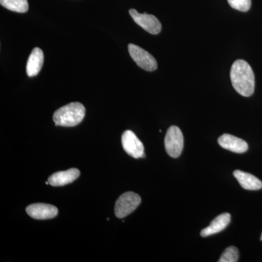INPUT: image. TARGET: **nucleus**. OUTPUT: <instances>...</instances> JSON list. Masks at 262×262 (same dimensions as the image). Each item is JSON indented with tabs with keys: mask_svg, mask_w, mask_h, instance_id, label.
Returning a JSON list of instances; mask_svg holds the SVG:
<instances>
[{
	"mask_svg": "<svg viewBox=\"0 0 262 262\" xmlns=\"http://www.w3.org/2000/svg\"><path fill=\"white\" fill-rule=\"evenodd\" d=\"M230 79L234 90L241 96L249 97L255 89V76L252 68L244 60L234 62L230 70Z\"/></svg>",
	"mask_w": 262,
	"mask_h": 262,
	"instance_id": "1",
	"label": "nucleus"
},
{
	"mask_svg": "<svg viewBox=\"0 0 262 262\" xmlns=\"http://www.w3.org/2000/svg\"><path fill=\"white\" fill-rule=\"evenodd\" d=\"M85 116V108L82 103L73 102L58 108L53 115L57 126L74 127L79 125Z\"/></svg>",
	"mask_w": 262,
	"mask_h": 262,
	"instance_id": "2",
	"label": "nucleus"
},
{
	"mask_svg": "<svg viewBox=\"0 0 262 262\" xmlns=\"http://www.w3.org/2000/svg\"><path fill=\"white\" fill-rule=\"evenodd\" d=\"M140 196L136 193L127 192L122 194L115 203V213L119 219H123L135 211L140 205Z\"/></svg>",
	"mask_w": 262,
	"mask_h": 262,
	"instance_id": "3",
	"label": "nucleus"
},
{
	"mask_svg": "<svg viewBox=\"0 0 262 262\" xmlns=\"http://www.w3.org/2000/svg\"><path fill=\"white\" fill-rule=\"evenodd\" d=\"M165 147L166 152L171 158H177L182 154L184 149V136L179 127H170L165 138Z\"/></svg>",
	"mask_w": 262,
	"mask_h": 262,
	"instance_id": "4",
	"label": "nucleus"
},
{
	"mask_svg": "<svg viewBox=\"0 0 262 262\" xmlns=\"http://www.w3.org/2000/svg\"><path fill=\"white\" fill-rule=\"evenodd\" d=\"M128 51L131 58L136 64L147 72H153L158 69L156 59L145 50L134 44L128 45Z\"/></svg>",
	"mask_w": 262,
	"mask_h": 262,
	"instance_id": "5",
	"label": "nucleus"
},
{
	"mask_svg": "<svg viewBox=\"0 0 262 262\" xmlns=\"http://www.w3.org/2000/svg\"><path fill=\"white\" fill-rule=\"evenodd\" d=\"M122 145L127 155L136 159L145 158L144 146L133 131L125 130L122 135Z\"/></svg>",
	"mask_w": 262,
	"mask_h": 262,
	"instance_id": "6",
	"label": "nucleus"
},
{
	"mask_svg": "<svg viewBox=\"0 0 262 262\" xmlns=\"http://www.w3.org/2000/svg\"><path fill=\"white\" fill-rule=\"evenodd\" d=\"M130 16L141 28L151 34H158L162 30V24L153 15L147 13H139L135 9L129 10Z\"/></svg>",
	"mask_w": 262,
	"mask_h": 262,
	"instance_id": "7",
	"label": "nucleus"
},
{
	"mask_svg": "<svg viewBox=\"0 0 262 262\" xmlns=\"http://www.w3.org/2000/svg\"><path fill=\"white\" fill-rule=\"evenodd\" d=\"M29 216L34 220H46L54 218L58 215V208L52 205L45 203H35L26 208Z\"/></svg>",
	"mask_w": 262,
	"mask_h": 262,
	"instance_id": "8",
	"label": "nucleus"
},
{
	"mask_svg": "<svg viewBox=\"0 0 262 262\" xmlns=\"http://www.w3.org/2000/svg\"><path fill=\"white\" fill-rule=\"evenodd\" d=\"M219 144L224 149L229 150L232 152L242 153L246 152L248 149V145L246 141L239 139L230 134H223L218 139Z\"/></svg>",
	"mask_w": 262,
	"mask_h": 262,
	"instance_id": "9",
	"label": "nucleus"
},
{
	"mask_svg": "<svg viewBox=\"0 0 262 262\" xmlns=\"http://www.w3.org/2000/svg\"><path fill=\"white\" fill-rule=\"evenodd\" d=\"M80 171L77 168H70L64 171H58L53 173L48 178L50 185L53 187H63L71 184L78 178Z\"/></svg>",
	"mask_w": 262,
	"mask_h": 262,
	"instance_id": "10",
	"label": "nucleus"
},
{
	"mask_svg": "<svg viewBox=\"0 0 262 262\" xmlns=\"http://www.w3.org/2000/svg\"><path fill=\"white\" fill-rule=\"evenodd\" d=\"M231 221V215L229 213H224L218 215L216 218L212 221L210 225L201 231L202 237H208L212 234L222 232L228 226Z\"/></svg>",
	"mask_w": 262,
	"mask_h": 262,
	"instance_id": "11",
	"label": "nucleus"
},
{
	"mask_svg": "<svg viewBox=\"0 0 262 262\" xmlns=\"http://www.w3.org/2000/svg\"><path fill=\"white\" fill-rule=\"evenodd\" d=\"M44 63V53L39 48H34L27 63V73L29 77L37 75Z\"/></svg>",
	"mask_w": 262,
	"mask_h": 262,
	"instance_id": "12",
	"label": "nucleus"
},
{
	"mask_svg": "<svg viewBox=\"0 0 262 262\" xmlns=\"http://www.w3.org/2000/svg\"><path fill=\"white\" fill-rule=\"evenodd\" d=\"M234 177L238 181L241 187L247 190H258L262 188V182L252 174L242 170H234Z\"/></svg>",
	"mask_w": 262,
	"mask_h": 262,
	"instance_id": "13",
	"label": "nucleus"
},
{
	"mask_svg": "<svg viewBox=\"0 0 262 262\" xmlns=\"http://www.w3.org/2000/svg\"><path fill=\"white\" fill-rule=\"evenodd\" d=\"M0 4L7 9L16 13H24L29 10L27 0H0Z\"/></svg>",
	"mask_w": 262,
	"mask_h": 262,
	"instance_id": "14",
	"label": "nucleus"
},
{
	"mask_svg": "<svg viewBox=\"0 0 262 262\" xmlns=\"http://www.w3.org/2000/svg\"><path fill=\"white\" fill-rule=\"evenodd\" d=\"M239 251L234 246H230L224 251L219 260L220 262H236L238 261Z\"/></svg>",
	"mask_w": 262,
	"mask_h": 262,
	"instance_id": "15",
	"label": "nucleus"
},
{
	"mask_svg": "<svg viewBox=\"0 0 262 262\" xmlns=\"http://www.w3.org/2000/svg\"><path fill=\"white\" fill-rule=\"evenodd\" d=\"M231 8L241 12H247L251 6V0H227Z\"/></svg>",
	"mask_w": 262,
	"mask_h": 262,
	"instance_id": "16",
	"label": "nucleus"
},
{
	"mask_svg": "<svg viewBox=\"0 0 262 262\" xmlns=\"http://www.w3.org/2000/svg\"><path fill=\"white\" fill-rule=\"evenodd\" d=\"M261 241H262V234H261Z\"/></svg>",
	"mask_w": 262,
	"mask_h": 262,
	"instance_id": "17",
	"label": "nucleus"
}]
</instances>
